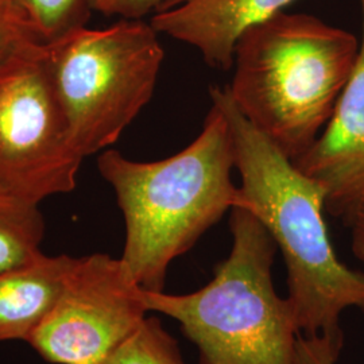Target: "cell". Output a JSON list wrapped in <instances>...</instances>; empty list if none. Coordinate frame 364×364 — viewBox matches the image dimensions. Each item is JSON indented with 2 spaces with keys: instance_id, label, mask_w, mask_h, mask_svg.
Returning <instances> with one entry per match:
<instances>
[{
  "instance_id": "cell-16",
  "label": "cell",
  "mask_w": 364,
  "mask_h": 364,
  "mask_svg": "<svg viewBox=\"0 0 364 364\" xmlns=\"http://www.w3.org/2000/svg\"><path fill=\"white\" fill-rule=\"evenodd\" d=\"M169 0H92L93 11L122 19H142L159 11Z\"/></svg>"
},
{
  "instance_id": "cell-6",
  "label": "cell",
  "mask_w": 364,
  "mask_h": 364,
  "mask_svg": "<svg viewBox=\"0 0 364 364\" xmlns=\"http://www.w3.org/2000/svg\"><path fill=\"white\" fill-rule=\"evenodd\" d=\"M82 158L45 64V46L0 68V183L42 203L76 188Z\"/></svg>"
},
{
  "instance_id": "cell-9",
  "label": "cell",
  "mask_w": 364,
  "mask_h": 364,
  "mask_svg": "<svg viewBox=\"0 0 364 364\" xmlns=\"http://www.w3.org/2000/svg\"><path fill=\"white\" fill-rule=\"evenodd\" d=\"M294 0H169L150 23L159 34L188 43L212 68L234 65L235 46L254 25L284 11Z\"/></svg>"
},
{
  "instance_id": "cell-15",
  "label": "cell",
  "mask_w": 364,
  "mask_h": 364,
  "mask_svg": "<svg viewBox=\"0 0 364 364\" xmlns=\"http://www.w3.org/2000/svg\"><path fill=\"white\" fill-rule=\"evenodd\" d=\"M41 45L26 28L9 18L0 16V68L37 52Z\"/></svg>"
},
{
  "instance_id": "cell-18",
  "label": "cell",
  "mask_w": 364,
  "mask_h": 364,
  "mask_svg": "<svg viewBox=\"0 0 364 364\" xmlns=\"http://www.w3.org/2000/svg\"><path fill=\"white\" fill-rule=\"evenodd\" d=\"M0 16L9 18V19H11L14 22H16V21L14 19L10 0H0ZM16 23H18V22H16ZM18 25H19V23H18Z\"/></svg>"
},
{
  "instance_id": "cell-5",
  "label": "cell",
  "mask_w": 364,
  "mask_h": 364,
  "mask_svg": "<svg viewBox=\"0 0 364 364\" xmlns=\"http://www.w3.org/2000/svg\"><path fill=\"white\" fill-rule=\"evenodd\" d=\"M159 33L142 19L80 27L45 46V64L82 159L105 151L151 100L165 58Z\"/></svg>"
},
{
  "instance_id": "cell-8",
  "label": "cell",
  "mask_w": 364,
  "mask_h": 364,
  "mask_svg": "<svg viewBox=\"0 0 364 364\" xmlns=\"http://www.w3.org/2000/svg\"><path fill=\"white\" fill-rule=\"evenodd\" d=\"M360 49L333 114L294 166L326 193V212L346 220L364 201V0Z\"/></svg>"
},
{
  "instance_id": "cell-4",
  "label": "cell",
  "mask_w": 364,
  "mask_h": 364,
  "mask_svg": "<svg viewBox=\"0 0 364 364\" xmlns=\"http://www.w3.org/2000/svg\"><path fill=\"white\" fill-rule=\"evenodd\" d=\"M232 248L205 287L188 294L144 290L149 312L176 320L198 364H293L299 331L274 287L277 245L248 209H231Z\"/></svg>"
},
{
  "instance_id": "cell-14",
  "label": "cell",
  "mask_w": 364,
  "mask_h": 364,
  "mask_svg": "<svg viewBox=\"0 0 364 364\" xmlns=\"http://www.w3.org/2000/svg\"><path fill=\"white\" fill-rule=\"evenodd\" d=\"M343 346L344 333H320L314 336L299 335L293 364H338Z\"/></svg>"
},
{
  "instance_id": "cell-10",
  "label": "cell",
  "mask_w": 364,
  "mask_h": 364,
  "mask_svg": "<svg viewBox=\"0 0 364 364\" xmlns=\"http://www.w3.org/2000/svg\"><path fill=\"white\" fill-rule=\"evenodd\" d=\"M76 259L42 252L0 273V341L30 340L57 305Z\"/></svg>"
},
{
  "instance_id": "cell-12",
  "label": "cell",
  "mask_w": 364,
  "mask_h": 364,
  "mask_svg": "<svg viewBox=\"0 0 364 364\" xmlns=\"http://www.w3.org/2000/svg\"><path fill=\"white\" fill-rule=\"evenodd\" d=\"M14 19L48 46L66 34L87 26L92 0H10Z\"/></svg>"
},
{
  "instance_id": "cell-7",
  "label": "cell",
  "mask_w": 364,
  "mask_h": 364,
  "mask_svg": "<svg viewBox=\"0 0 364 364\" xmlns=\"http://www.w3.org/2000/svg\"><path fill=\"white\" fill-rule=\"evenodd\" d=\"M144 289L122 258L80 257L49 317L27 341L52 364H105L147 317Z\"/></svg>"
},
{
  "instance_id": "cell-2",
  "label": "cell",
  "mask_w": 364,
  "mask_h": 364,
  "mask_svg": "<svg viewBox=\"0 0 364 364\" xmlns=\"http://www.w3.org/2000/svg\"><path fill=\"white\" fill-rule=\"evenodd\" d=\"M97 168L112 186L124 218L120 258L150 291H162L171 262L240 203L239 186L232 181V132L215 103L200 135L180 153L138 162L108 149L97 158Z\"/></svg>"
},
{
  "instance_id": "cell-3",
  "label": "cell",
  "mask_w": 364,
  "mask_h": 364,
  "mask_svg": "<svg viewBox=\"0 0 364 364\" xmlns=\"http://www.w3.org/2000/svg\"><path fill=\"white\" fill-rule=\"evenodd\" d=\"M359 49V39L344 28L281 11L237 39L225 88L239 112L294 161L324 130Z\"/></svg>"
},
{
  "instance_id": "cell-13",
  "label": "cell",
  "mask_w": 364,
  "mask_h": 364,
  "mask_svg": "<svg viewBox=\"0 0 364 364\" xmlns=\"http://www.w3.org/2000/svg\"><path fill=\"white\" fill-rule=\"evenodd\" d=\"M105 364H186L176 338L156 317L144 324Z\"/></svg>"
},
{
  "instance_id": "cell-17",
  "label": "cell",
  "mask_w": 364,
  "mask_h": 364,
  "mask_svg": "<svg viewBox=\"0 0 364 364\" xmlns=\"http://www.w3.org/2000/svg\"><path fill=\"white\" fill-rule=\"evenodd\" d=\"M343 221L351 230L352 252L364 264V201Z\"/></svg>"
},
{
  "instance_id": "cell-1",
  "label": "cell",
  "mask_w": 364,
  "mask_h": 364,
  "mask_svg": "<svg viewBox=\"0 0 364 364\" xmlns=\"http://www.w3.org/2000/svg\"><path fill=\"white\" fill-rule=\"evenodd\" d=\"M209 92L232 132L239 207L258 218L285 259L287 301L299 333H343V312H364V273L341 263L332 247L324 189L239 112L227 88Z\"/></svg>"
},
{
  "instance_id": "cell-11",
  "label": "cell",
  "mask_w": 364,
  "mask_h": 364,
  "mask_svg": "<svg viewBox=\"0 0 364 364\" xmlns=\"http://www.w3.org/2000/svg\"><path fill=\"white\" fill-rule=\"evenodd\" d=\"M43 236L39 203L0 183V273L37 258Z\"/></svg>"
}]
</instances>
